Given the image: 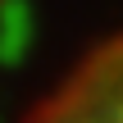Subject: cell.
Here are the masks:
<instances>
[{
	"label": "cell",
	"instance_id": "obj_1",
	"mask_svg": "<svg viewBox=\"0 0 123 123\" xmlns=\"http://www.w3.org/2000/svg\"><path fill=\"white\" fill-rule=\"evenodd\" d=\"M27 123H123V32L73 64Z\"/></svg>",
	"mask_w": 123,
	"mask_h": 123
}]
</instances>
